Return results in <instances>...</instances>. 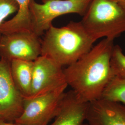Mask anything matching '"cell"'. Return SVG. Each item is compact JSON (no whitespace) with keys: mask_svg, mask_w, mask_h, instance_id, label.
Here are the masks:
<instances>
[{"mask_svg":"<svg viewBox=\"0 0 125 125\" xmlns=\"http://www.w3.org/2000/svg\"><path fill=\"white\" fill-rule=\"evenodd\" d=\"M82 125H89V124H88V123H83V124H82Z\"/></svg>","mask_w":125,"mask_h":125,"instance_id":"obj_18","label":"cell"},{"mask_svg":"<svg viewBox=\"0 0 125 125\" xmlns=\"http://www.w3.org/2000/svg\"><path fill=\"white\" fill-rule=\"evenodd\" d=\"M125 106V79L114 76L103 91L101 98Z\"/></svg>","mask_w":125,"mask_h":125,"instance_id":"obj_13","label":"cell"},{"mask_svg":"<svg viewBox=\"0 0 125 125\" xmlns=\"http://www.w3.org/2000/svg\"><path fill=\"white\" fill-rule=\"evenodd\" d=\"M67 86L24 98L22 113L14 122L20 125H48L56 115Z\"/></svg>","mask_w":125,"mask_h":125,"instance_id":"obj_5","label":"cell"},{"mask_svg":"<svg viewBox=\"0 0 125 125\" xmlns=\"http://www.w3.org/2000/svg\"><path fill=\"white\" fill-rule=\"evenodd\" d=\"M18 9V5L14 0H0V29L5 19L17 12ZM1 35L0 31V40Z\"/></svg>","mask_w":125,"mask_h":125,"instance_id":"obj_15","label":"cell"},{"mask_svg":"<svg viewBox=\"0 0 125 125\" xmlns=\"http://www.w3.org/2000/svg\"><path fill=\"white\" fill-rule=\"evenodd\" d=\"M111 66L114 76L125 79V55L119 45L114 46L111 58Z\"/></svg>","mask_w":125,"mask_h":125,"instance_id":"obj_14","label":"cell"},{"mask_svg":"<svg viewBox=\"0 0 125 125\" xmlns=\"http://www.w3.org/2000/svg\"><path fill=\"white\" fill-rule=\"evenodd\" d=\"M81 21L95 40H114L125 32V7L117 0H92Z\"/></svg>","mask_w":125,"mask_h":125,"instance_id":"obj_3","label":"cell"},{"mask_svg":"<svg viewBox=\"0 0 125 125\" xmlns=\"http://www.w3.org/2000/svg\"><path fill=\"white\" fill-rule=\"evenodd\" d=\"M95 41L81 21H71L60 27L52 25L41 41V55L67 67L88 53Z\"/></svg>","mask_w":125,"mask_h":125,"instance_id":"obj_2","label":"cell"},{"mask_svg":"<svg viewBox=\"0 0 125 125\" xmlns=\"http://www.w3.org/2000/svg\"><path fill=\"white\" fill-rule=\"evenodd\" d=\"M14 1L18 5V11L14 17L3 23L0 29L1 34L17 31H32L29 7L31 0Z\"/></svg>","mask_w":125,"mask_h":125,"instance_id":"obj_12","label":"cell"},{"mask_svg":"<svg viewBox=\"0 0 125 125\" xmlns=\"http://www.w3.org/2000/svg\"><path fill=\"white\" fill-rule=\"evenodd\" d=\"M40 37L32 31L2 34L0 57L8 62L14 59L33 61L41 54Z\"/></svg>","mask_w":125,"mask_h":125,"instance_id":"obj_6","label":"cell"},{"mask_svg":"<svg viewBox=\"0 0 125 125\" xmlns=\"http://www.w3.org/2000/svg\"><path fill=\"white\" fill-rule=\"evenodd\" d=\"M0 125H20L15 123V122H7L5 121L0 120Z\"/></svg>","mask_w":125,"mask_h":125,"instance_id":"obj_16","label":"cell"},{"mask_svg":"<svg viewBox=\"0 0 125 125\" xmlns=\"http://www.w3.org/2000/svg\"><path fill=\"white\" fill-rule=\"evenodd\" d=\"M63 86L68 85L62 67L58 63L44 55H40L33 61L30 97L45 94Z\"/></svg>","mask_w":125,"mask_h":125,"instance_id":"obj_8","label":"cell"},{"mask_svg":"<svg viewBox=\"0 0 125 125\" xmlns=\"http://www.w3.org/2000/svg\"><path fill=\"white\" fill-rule=\"evenodd\" d=\"M121 4L125 7V0H117Z\"/></svg>","mask_w":125,"mask_h":125,"instance_id":"obj_17","label":"cell"},{"mask_svg":"<svg viewBox=\"0 0 125 125\" xmlns=\"http://www.w3.org/2000/svg\"><path fill=\"white\" fill-rule=\"evenodd\" d=\"M114 41L104 38L63 69L68 85L84 102L90 103L101 98L114 77L111 66Z\"/></svg>","mask_w":125,"mask_h":125,"instance_id":"obj_1","label":"cell"},{"mask_svg":"<svg viewBox=\"0 0 125 125\" xmlns=\"http://www.w3.org/2000/svg\"><path fill=\"white\" fill-rule=\"evenodd\" d=\"M92 0H31L30 12L32 31L39 36L44 34L55 19L62 15L76 13L83 16Z\"/></svg>","mask_w":125,"mask_h":125,"instance_id":"obj_4","label":"cell"},{"mask_svg":"<svg viewBox=\"0 0 125 125\" xmlns=\"http://www.w3.org/2000/svg\"><path fill=\"white\" fill-rule=\"evenodd\" d=\"M33 61L14 59L10 62L12 76L24 98L31 95Z\"/></svg>","mask_w":125,"mask_h":125,"instance_id":"obj_11","label":"cell"},{"mask_svg":"<svg viewBox=\"0 0 125 125\" xmlns=\"http://www.w3.org/2000/svg\"><path fill=\"white\" fill-rule=\"evenodd\" d=\"M86 121L89 125H125V106L103 99L91 102Z\"/></svg>","mask_w":125,"mask_h":125,"instance_id":"obj_9","label":"cell"},{"mask_svg":"<svg viewBox=\"0 0 125 125\" xmlns=\"http://www.w3.org/2000/svg\"><path fill=\"white\" fill-rule=\"evenodd\" d=\"M24 100L14 83L10 62L0 59V120L14 122L22 113Z\"/></svg>","mask_w":125,"mask_h":125,"instance_id":"obj_7","label":"cell"},{"mask_svg":"<svg viewBox=\"0 0 125 125\" xmlns=\"http://www.w3.org/2000/svg\"><path fill=\"white\" fill-rule=\"evenodd\" d=\"M89 106L73 90L65 92L50 125H82L86 121Z\"/></svg>","mask_w":125,"mask_h":125,"instance_id":"obj_10","label":"cell"}]
</instances>
